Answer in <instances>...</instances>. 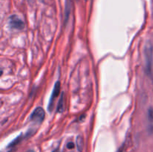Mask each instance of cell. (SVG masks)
Wrapping results in <instances>:
<instances>
[{"instance_id": "cell-11", "label": "cell", "mask_w": 153, "mask_h": 152, "mask_svg": "<svg viewBox=\"0 0 153 152\" xmlns=\"http://www.w3.org/2000/svg\"><path fill=\"white\" fill-rule=\"evenodd\" d=\"M27 152H35V151H33V150H28Z\"/></svg>"}, {"instance_id": "cell-3", "label": "cell", "mask_w": 153, "mask_h": 152, "mask_svg": "<svg viewBox=\"0 0 153 152\" xmlns=\"http://www.w3.org/2000/svg\"><path fill=\"white\" fill-rule=\"evenodd\" d=\"M8 25L12 29L22 30L24 28V22L19 16L17 15H12L8 19Z\"/></svg>"}, {"instance_id": "cell-4", "label": "cell", "mask_w": 153, "mask_h": 152, "mask_svg": "<svg viewBox=\"0 0 153 152\" xmlns=\"http://www.w3.org/2000/svg\"><path fill=\"white\" fill-rule=\"evenodd\" d=\"M60 92H61V83H60V81L58 80L55 83V86H54V89L52 90V95H51L50 99H49V104H48V109H49V112H52L54 106V103H55V101L57 97L59 95Z\"/></svg>"}, {"instance_id": "cell-10", "label": "cell", "mask_w": 153, "mask_h": 152, "mask_svg": "<svg viewBox=\"0 0 153 152\" xmlns=\"http://www.w3.org/2000/svg\"><path fill=\"white\" fill-rule=\"evenodd\" d=\"M74 147H75V145L73 142H70L67 143V148L68 149H73V148H74Z\"/></svg>"}, {"instance_id": "cell-9", "label": "cell", "mask_w": 153, "mask_h": 152, "mask_svg": "<svg viewBox=\"0 0 153 152\" xmlns=\"http://www.w3.org/2000/svg\"><path fill=\"white\" fill-rule=\"evenodd\" d=\"M70 1L67 0V4H66V12H65V17L67 18V20L69 17V13H70Z\"/></svg>"}, {"instance_id": "cell-2", "label": "cell", "mask_w": 153, "mask_h": 152, "mask_svg": "<svg viewBox=\"0 0 153 152\" xmlns=\"http://www.w3.org/2000/svg\"><path fill=\"white\" fill-rule=\"evenodd\" d=\"M45 118V111L42 107H38L32 112L30 116V120L31 122L40 124L43 122Z\"/></svg>"}, {"instance_id": "cell-8", "label": "cell", "mask_w": 153, "mask_h": 152, "mask_svg": "<svg viewBox=\"0 0 153 152\" xmlns=\"http://www.w3.org/2000/svg\"><path fill=\"white\" fill-rule=\"evenodd\" d=\"M22 136H19V137H16V138L15 139H13V141H12L11 142H10V144L8 145V146H7V147H8V148H13V146L16 145H17L18 143L20 142V141H21V140H22Z\"/></svg>"}, {"instance_id": "cell-1", "label": "cell", "mask_w": 153, "mask_h": 152, "mask_svg": "<svg viewBox=\"0 0 153 152\" xmlns=\"http://www.w3.org/2000/svg\"><path fill=\"white\" fill-rule=\"evenodd\" d=\"M144 58L145 67L147 74H150L152 71V60H153V46L150 41H148L144 46Z\"/></svg>"}, {"instance_id": "cell-6", "label": "cell", "mask_w": 153, "mask_h": 152, "mask_svg": "<svg viewBox=\"0 0 153 152\" xmlns=\"http://www.w3.org/2000/svg\"><path fill=\"white\" fill-rule=\"evenodd\" d=\"M64 95L62 92L61 97H60V100L58 104V107H57V111H58V113H62V111L64 110Z\"/></svg>"}, {"instance_id": "cell-5", "label": "cell", "mask_w": 153, "mask_h": 152, "mask_svg": "<svg viewBox=\"0 0 153 152\" xmlns=\"http://www.w3.org/2000/svg\"><path fill=\"white\" fill-rule=\"evenodd\" d=\"M148 122H149V130L153 131V109L150 108L148 110Z\"/></svg>"}, {"instance_id": "cell-7", "label": "cell", "mask_w": 153, "mask_h": 152, "mask_svg": "<svg viewBox=\"0 0 153 152\" xmlns=\"http://www.w3.org/2000/svg\"><path fill=\"white\" fill-rule=\"evenodd\" d=\"M76 145H77V148L79 150V151H82L84 148V140L82 137H81V136H79L77 137V139H76Z\"/></svg>"}]
</instances>
